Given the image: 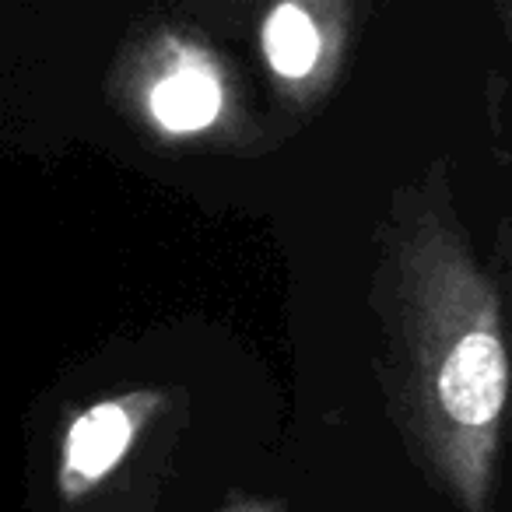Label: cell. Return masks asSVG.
<instances>
[{
  "label": "cell",
  "instance_id": "6da1fadb",
  "mask_svg": "<svg viewBox=\"0 0 512 512\" xmlns=\"http://www.w3.org/2000/svg\"><path fill=\"white\" fill-rule=\"evenodd\" d=\"M414 292V379L428 411V432L470 509H481L509 386L495 295L439 232L414 260Z\"/></svg>",
  "mask_w": 512,
  "mask_h": 512
},
{
  "label": "cell",
  "instance_id": "7a4b0ae2",
  "mask_svg": "<svg viewBox=\"0 0 512 512\" xmlns=\"http://www.w3.org/2000/svg\"><path fill=\"white\" fill-rule=\"evenodd\" d=\"M155 404V393H137V397L106 400V404L92 407V411H85L74 421L71 432H67L64 474H60L67 498H78L88 484L106 477L120 463L137 425L148 418V411Z\"/></svg>",
  "mask_w": 512,
  "mask_h": 512
},
{
  "label": "cell",
  "instance_id": "3957f363",
  "mask_svg": "<svg viewBox=\"0 0 512 512\" xmlns=\"http://www.w3.org/2000/svg\"><path fill=\"white\" fill-rule=\"evenodd\" d=\"M221 109V88L200 67H183V71L169 74L165 81H158L151 92V113L165 130H200L218 116Z\"/></svg>",
  "mask_w": 512,
  "mask_h": 512
},
{
  "label": "cell",
  "instance_id": "277c9868",
  "mask_svg": "<svg viewBox=\"0 0 512 512\" xmlns=\"http://www.w3.org/2000/svg\"><path fill=\"white\" fill-rule=\"evenodd\" d=\"M264 50L267 60L278 74L285 78H302L316 67L320 60V32H316L313 18L299 11L295 4H281L264 29Z\"/></svg>",
  "mask_w": 512,
  "mask_h": 512
},
{
  "label": "cell",
  "instance_id": "5b68a950",
  "mask_svg": "<svg viewBox=\"0 0 512 512\" xmlns=\"http://www.w3.org/2000/svg\"><path fill=\"white\" fill-rule=\"evenodd\" d=\"M225 512H278V505H271V502H239V505H232V509H225Z\"/></svg>",
  "mask_w": 512,
  "mask_h": 512
}]
</instances>
